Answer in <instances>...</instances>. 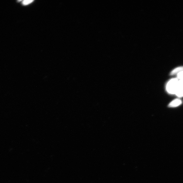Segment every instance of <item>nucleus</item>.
<instances>
[{"label": "nucleus", "mask_w": 183, "mask_h": 183, "mask_svg": "<svg viewBox=\"0 0 183 183\" xmlns=\"http://www.w3.org/2000/svg\"><path fill=\"white\" fill-rule=\"evenodd\" d=\"M178 80L177 78H173L170 80L167 83L166 89L169 93L175 94L178 87Z\"/></svg>", "instance_id": "obj_1"}, {"label": "nucleus", "mask_w": 183, "mask_h": 183, "mask_svg": "<svg viewBox=\"0 0 183 183\" xmlns=\"http://www.w3.org/2000/svg\"><path fill=\"white\" fill-rule=\"evenodd\" d=\"M175 95L179 97H183V80H179Z\"/></svg>", "instance_id": "obj_2"}, {"label": "nucleus", "mask_w": 183, "mask_h": 183, "mask_svg": "<svg viewBox=\"0 0 183 183\" xmlns=\"http://www.w3.org/2000/svg\"><path fill=\"white\" fill-rule=\"evenodd\" d=\"M182 102L179 99H176L171 102L168 105L169 107L170 108H174L181 105Z\"/></svg>", "instance_id": "obj_3"}, {"label": "nucleus", "mask_w": 183, "mask_h": 183, "mask_svg": "<svg viewBox=\"0 0 183 183\" xmlns=\"http://www.w3.org/2000/svg\"><path fill=\"white\" fill-rule=\"evenodd\" d=\"M182 71H183V67H178V68L173 69V70L171 72V75H175V74H178Z\"/></svg>", "instance_id": "obj_4"}, {"label": "nucleus", "mask_w": 183, "mask_h": 183, "mask_svg": "<svg viewBox=\"0 0 183 183\" xmlns=\"http://www.w3.org/2000/svg\"><path fill=\"white\" fill-rule=\"evenodd\" d=\"M177 77L180 80H183V71L177 74Z\"/></svg>", "instance_id": "obj_5"}, {"label": "nucleus", "mask_w": 183, "mask_h": 183, "mask_svg": "<svg viewBox=\"0 0 183 183\" xmlns=\"http://www.w3.org/2000/svg\"><path fill=\"white\" fill-rule=\"evenodd\" d=\"M33 1H23L22 4H24V5H27V4H29L32 3V2H33Z\"/></svg>", "instance_id": "obj_6"}]
</instances>
